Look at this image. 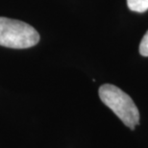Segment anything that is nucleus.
<instances>
[{
	"instance_id": "nucleus-1",
	"label": "nucleus",
	"mask_w": 148,
	"mask_h": 148,
	"mask_svg": "<svg viewBox=\"0 0 148 148\" xmlns=\"http://www.w3.org/2000/svg\"><path fill=\"white\" fill-rule=\"evenodd\" d=\"M99 97L126 126L135 129L140 122V112L128 94L114 85L105 84L99 88Z\"/></svg>"
},
{
	"instance_id": "nucleus-2",
	"label": "nucleus",
	"mask_w": 148,
	"mask_h": 148,
	"mask_svg": "<svg viewBox=\"0 0 148 148\" xmlns=\"http://www.w3.org/2000/svg\"><path fill=\"white\" fill-rule=\"evenodd\" d=\"M40 41L37 30L27 23L0 16V45L14 49L32 47Z\"/></svg>"
},
{
	"instance_id": "nucleus-3",
	"label": "nucleus",
	"mask_w": 148,
	"mask_h": 148,
	"mask_svg": "<svg viewBox=\"0 0 148 148\" xmlns=\"http://www.w3.org/2000/svg\"><path fill=\"white\" fill-rule=\"evenodd\" d=\"M129 9L137 13H144L148 10V0H127Z\"/></svg>"
},
{
	"instance_id": "nucleus-4",
	"label": "nucleus",
	"mask_w": 148,
	"mask_h": 148,
	"mask_svg": "<svg viewBox=\"0 0 148 148\" xmlns=\"http://www.w3.org/2000/svg\"><path fill=\"white\" fill-rule=\"evenodd\" d=\"M140 53L144 57H148V31L140 43Z\"/></svg>"
}]
</instances>
